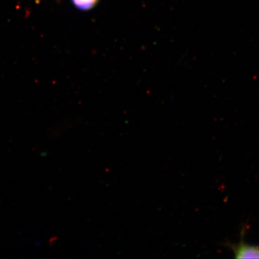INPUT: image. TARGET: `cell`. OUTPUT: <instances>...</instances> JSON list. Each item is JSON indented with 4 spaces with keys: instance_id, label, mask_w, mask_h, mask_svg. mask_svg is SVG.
<instances>
[{
    "instance_id": "1",
    "label": "cell",
    "mask_w": 259,
    "mask_h": 259,
    "mask_svg": "<svg viewBox=\"0 0 259 259\" xmlns=\"http://www.w3.org/2000/svg\"><path fill=\"white\" fill-rule=\"evenodd\" d=\"M235 257L237 258H259V247L240 243L233 247Z\"/></svg>"
},
{
    "instance_id": "2",
    "label": "cell",
    "mask_w": 259,
    "mask_h": 259,
    "mask_svg": "<svg viewBox=\"0 0 259 259\" xmlns=\"http://www.w3.org/2000/svg\"><path fill=\"white\" fill-rule=\"evenodd\" d=\"M99 0H72L76 8L81 10H89L93 8Z\"/></svg>"
}]
</instances>
